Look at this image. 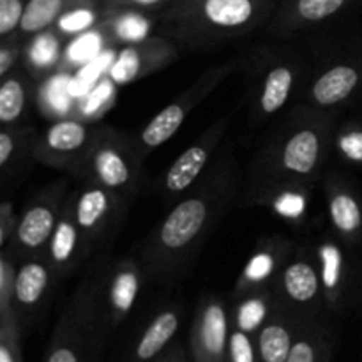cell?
Listing matches in <instances>:
<instances>
[{
  "instance_id": "1",
  "label": "cell",
  "mask_w": 362,
  "mask_h": 362,
  "mask_svg": "<svg viewBox=\"0 0 362 362\" xmlns=\"http://www.w3.org/2000/svg\"><path fill=\"white\" fill-rule=\"evenodd\" d=\"M237 187L235 163L230 156H221L141 244L140 264L148 281L170 285L186 272L228 212Z\"/></svg>"
},
{
  "instance_id": "2",
  "label": "cell",
  "mask_w": 362,
  "mask_h": 362,
  "mask_svg": "<svg viewBox=\"0 0 362 362\" xmlns=\"http://www.w3.org/2000/svg\"><path fill=\"white\" fill-rule=\"evenodd\" d=\"M279 4L281 0H172L159 21L177 48H205L267 23Z\"/></svg>"
},
{
  "instance_id": "3",
  "label": "cell",
  "mask_w": 362,
  "mask_h": 362,
  "mask_svg": "<svg viewBox=\"0 0 362 362\" xmlns=\"http://www.w3.org/2000/svg\"><path fill=\"white\" fill-rule=\"evenodd\" d=\"M334 141V122L331 115L317 110L303 113L276 136L264 154V172L269 184H297L310 186L320 173L329 148Z\"/></svg>"
},
{
  "instance_id": "4",
  "label": "cell",
  "mask_w": 362,
  "mask_h": 362,
  "mask_svg": "<svg viewBox=\"0 0 362 362\" xmlns=\"http://www.w3.org/2000/svg\"><path fill=\"white\" fill-rule=\"evenodd\" d=\"M144 159L136 138L115 129H101L78 175L101 184L131 204L140 186Z\"/></svg>"
},
{
  "instance_id": "5",
  "label": "cell",
  "mask_w": 362,
  "mask_h": 362,
  "mask_svg": "<svg viewBox=\"0 0 362 362\" xmlns=\"http://www.w3.org/2000/svg\"><path fill=\"white\" fill-rule=\"evenodd\" d=\"M106 332L90 283L85 278L78 286L73 303L64 311L46 362H90Z\"/></svg>"
},
{
  "instance_id": "6",
  "label": "cell",
  "mask_w": 362,
  "mask_h": 362,
  "mask_svg": "<svg viewBox=\"0 0 362 362\" xmlns=\"http://www.w3.org/2000/svg\"><path fill=\"white\" fill-rule=\"evenodd\" d=\"M81 180V186L71 193V202L85 258H88L115 239L127 214L129 202L94 180Z\"/></svg>"
},
{
  "instance_id": "7",
  "label": "cell",
  "mask_w": 362,
  "mask_h": 362,
  "mask_svg": "<svg viewBox=\"0 0 362 362\" xmlns=\"http://www.w3.org/2000/svg\"><path fill=\"white\" fill-rule=\"evenodd\" d=\"M88 279L103 324L106 331H113L133 310L141 283L147 278L140 262L119 258L115 262H101L92 269Z\"/></svg>"
},
{
  "instance_id": "8",
  "label": "cell",
  "mask_w": 362,
  "mask_h": 362,
  "mask_svg": "<svg viewBox=\"0 0 362 362\" xmlns=\"http://www.w3.org/2000/svg\"><path fill=\"white\" fill-rule=\"evenodd\" d=\"M276 300L300 320H317L325 310L317 258L306 251H293L274 283Z\"/></svg>"
},
{
  "instance_id": "9",
  "label": "cell",
  "mask_w": 362,
  "mask_h": 362,
  "mask_svg": "<svg viewBox=\"0 0 362 362\" xmlns=\"http://www.w3.org/2000/svg\"><path fill=\"white\" fill-rule=\"evenodd\" d=\"M237 62L219 64V66L211 67L209 71H205L200 76V80L194 81L189 88H187L184 94H180L179 98L173 103H170L168 106L161 110L147 126L144 127L140 134L136 138L138 148H140L141 156H147L148 152L154 151V148L161 147L163 144H166L168 140H172L175 136L177 131L180 129V126L184 124V120L187 119L193 108H197L233 69H235Z\"/></svg>"
},
{
  "instance_id": "10",
  "label": "cell",
  "mask_w": 362,
  "mask_h": 362,
  "mask_svg": "<svg viewBox=\"0 0 362 362\" xmlns=\"http://www.w3.org/2000/svg\"><path fill=\"white\" fill-rule=\"evenodd\" d=\"M99 131V127L87 120L64 117L55 120L42 136L32 141V154L37 161L53 168L80 173Z\"/></svg>"
},
{
  "instance_id": "11",
  "label": "cell",
  "mask_w": 362,
  "mask_h": 362,
  "mask_svg": "<svg viewBox=\"0 0 362 362\" xmlns=\"http://www.w3.org/2000/svg\"><path fill=\"white\" fill-rule=\"evenodd\" d=\"M67 194V182L55 184L37 200L32 202L27 211L18 218L16 230L11 239L13 260L18 258L23 262L46 253Z\"/></svg>"
},
{
  "instance_id": "12",
  "label": "cell",
  "mask_w": 362,
  "mask_h": 362,
  "mask_svg": "<svg viewBox=\"0 0 362 362\" xmlns=\"http://www.w3.org/2000/svg\"><path fill=\"white\" fill-rule=\"evenodd\" d=\"M303 64L290 57L269 60L258 67L257 80L251 83V117L255 122H265L285 108L303 80Z\"/></svg>"
},
{
  "instance_id": "13",
  "label": "cell",
  "mask_w": 362,
  "mask_h": 362,
  "mask_svg": "<svg viewBox=\"0 0 362 362\" xmlns=\"http://www.w3.org/2000/svg\"><path fill=\"white\" fill-rule=\"evenodd\" d=\"M228 120L230 117H226L209 127L193 145H189L170 165L161 179V194L165 200L172 202L182 198V194L193 189L198 180L207 173L209 163L214 158L216 151L221 145L226 129H228Z\"/></svg>"
},
{
  "instance_id": "14",
  "label": "cell",
  "mask_w": 362,
  "mask_h": 362,
  "mask_svg": "<svg viewBox=\"0 0 362 362\" xmlns=\"http://www.w3.org/2000/svg\"><path fill=\"white\" fill-rule=\"evenodd\" d=\"M232 320L219 297L200 300L191 327V354L194 362H226Z\"/></svg>"
},
{
  "instance_id": "15",
  "label": "cell",
  "mask_w": 362,
  "mask_h": 362,
  "mask_svg": "<svg viewBox=\"0 0 362 362\" xmlns=\"http://www.w3.org/2000/svg\"><path fill=\"white\" fill-rule=\"evenodd\" d=\"M362 88V53L325 64L308 85L306 98L313 110L329 112L352 99Z\"/></svg>"
},
{
  "instance_id": "16",
  "label": "cell",
  "mask_w": 362,
  "mask_h": 362,
  "mask_svg": "<svg viewBox=\"0 0 362 362\" xmlns=\"http://www.w3.org/2000/svg\"><path fill=\"white\" fill-rule=\"evenodd\" d=\"M315 258L320 272L325 308L334 313H341L352 299L356 286V269L346 253L345 243L334 239L320 240Z\"/></svg>"
},
{
  "instance_id": "17",
  "label": "cell",
  "mask_w": 362,
  "mask_h": 362,
  "mask_svg": "<svg viewBox=\"0 0 362 362\" xmlns=\"http://www.w3.org/2000/svg\"><path fill=\"white\" fill-rule=\"evenodd\" d=\"M177 48L168 37H148L141 42L127 45L112 62L110 76L124 85L144 78L177 59Z\"/></svg>"
},
{
  "instance_id": "18",
  "label": "cell",
  "mask_w": 362,
  "mask_h": 362,
  "mask_svg": "<svg viewBox=\"0 0 362 362\" xmlns=\"http://www.w3.org/2000/svg\"><path fill=\"white\" fill-rule=\"evenodd\" d=\"M357 0H281L271 20V32L281 37L308 30L338 16Z\"/></svg>"
},
{
  "instance_id": "19",
  "label": "cell",
  "mask_w": 362,
  "mask_h": 362,
  "mask_svg": "<svg viewBox=\"0 0 362 362\" xmlns=\"http://www.w3.org/2000/svg\"><path fill=\"white\" fill-rule=\"evenodd\" d=\"M45 258L48 260L55 278H64L85 260L83 244H81L80 230H78L76 219H74L71 193L64 202L60 219L57 223Z\"/></svg>"
},
{
  "instance_id": "20",
  "label": "cell",
  "mask_w": 362,
  "mask_h": 362,
  "mask_svg": "<svg viewBox=\"0 0 362 362\" xmlns=\"http://www.w3.org/2000/svg\"><path fill=\"white\" fill-rule=\"evenodd\" d=\"M53 278L55 274L45 255L27 258L18 265L14 278V308L20 324L42 306Z\"/></svg>"
},
{
  "instance_id": "21",
  "label": "cell",
  "mask_w": 362,
  "mask_h": 362,
  "mask_svg": "<svg viewBox=\"0 0 362 362\" xmlns=\"http://www.w3.org/2000/svg\"><path fill=\"white\" fill-rule=\"evenodd\" d=\"M306 322L310 320H300L276 300L274 313L257 332L255 345L258 362H286L293 341Z\"/></svg>"
},
{
  "instance_id": "22",
  "label": "cell",
  "mask_w": 362,
  "mask_h": 362,
  "mask_svg": "<svg viewBox=\"0 0 362 362\" xmlns=\"http://www.w3.org/2000/svg\"><path fill=\"white\" fill-rule=\"evenodd\" d=\"M327 216L339 240L352 246L362 239V202L341 179L327 184Z\"/></svg>"
},
{
  "instance_id": "23",
  "label": "cell",
  "mask_w": 362,
  "mask_h": 362,
  "mask_svg": "<svg viewBox=\"0 0 362 362\" xmlns=\"http://www.w3.org/2000/svg\"><path fill=\"white\" fill-rule=\"evenodd\" d=\"M293 253V246L288 240H267L262 244L253 257L250 258L244 271L240 272L235 285V293H243L246 290L257 288V286H272L276 276L286 264L290 255Z\"/></svg>"
},
{
  "instance_id": "24",
  "label": "cell",
  "mask_w": 362,
  "mask_h": 362,
  "mask_svg": "<svg viewBox=\"0 0 362 362\" xmlns=\"http://www.w3.org/2000/svg\"><path fill=\"white\" fill-rule=\"evenodd\" d=\"M180 327V308L168 306L152 317L133 349V362H154L165 354Z\"/></svg>"
},
{
  "instance_id": "25",
  "label": "cell",
  "mask_w": 362,
  "mask_h": 362,
  "mask_svg": "<svg viewBox=\"0 0 362 362\" xmlns=\"http://www.w3.org/2000/svg\"><path fill=\"white\" fill-rule=\"evenodd\" d=\"M232 324L239 331L257 334L276 310V293L272 286H257L235 296Z\"/></svg>"
},
{
  "instance_id": "26",
  "label": "cell",
  "mask_w": 362,
  "mask_h": 362,
  "mask_svg": "<svg viewBox=\"0 0 362 362\" xmlns=\"http://www.w3.org/2000/svg\"><path fill=\"white\" fill-rule=\"evenodd\" d=\"M101 25L110 41L127 42V45L148 39L152 28L151 18L140 9H131V7H117L115 11H108Z\"/></svg>"
},
{
  "instance_id": "27",
  "label": "cell",
  "mask_w": 362,
  "mask_h": 362,
  "mask_svg": "<svg viewBox=\"0 0 362 362\" xmlns=\"http://www.w3.org/2000/svg\"><path fill=\"white\" fill-rule=\"evenodd\" d=\"M331 352V336L320 318H317L303 325L286 362H329Z\"/></svg>"
},
{
  "instance_id": "28",
  "label": "cell",
  "mask_w": 362,
  "mask_h": 362,
  "mask_svg": "<svg viewBox=\"0 0 362 362\" xmlns=\"http://www.w3.org/2000/svg\"><path fill=\"white\" fill-rule=\"evenodd\" d=\"M81 0H28L25 4L23 18H21L18 39L32 37L35 34L55 27L59 18L69 7L76 6Z\"/></svg>"
},
{
  "instance_id": "29",
  "label": "cell",
  "mask_w": 362,
  "mask_h": 362,
  "mask_svg": "<svg viewBox=\"0 0 362 362\" xmlns=\"http://www.w3.org/2000/svg\"><path fill=\"white\" fill-rule=\"evenodd\" d=\"M30 99V85L28 80L20 73H11L4 78L0 85V122L2 126L14 127L27 110Z\"/></svg>"
},
{
  "instance_id": "30",
  "label": "cell",
  "mask_w": 362,
  "mask_h": 362,
  "mask_svg": "<svg viewBox=\"0 0 362 362\" xmlns=\"http://www.w3.org/2000/svg\"><path fill=\"white\" fill-rule=\"evenodd\" d=\"M60 37L55 28L35 34L28 39L25 48V62L34 73H46L59 66L60 60Z\"/></svg>"
},
{
  "instance_id": "31",
  "label": "cell",
  "mask_w": 362,
  "mask_h": 362,
  "mask_svg": "<svg viewBox=\"0 0 362 362\" xmlns=\"http://www.w3.org/2000/svg\"><path fill=\"white\" fill-rule=\"evenodd\" d=\"M103 18L105 16L101 14V9H99L95 0H81L76 6L69 7L59 18V21H57L53 28L62 37H78V35L98 27L103 21Z\"/></svg>"
},
{
  "instance_id": "32",
  "label": "cell",
  "mask_w": 362,
  "mask_h": 362,
  "mask_svg": "<svg viewBox=\"0 0 362 362\" xmlns=\"http://www.w3.org/2000/svg\"><path fill=\"white\" fill-rule=\"evenodd\" d=\"M338 154L354 165H362V124L349 122L334 133V141Z\"/></svg>"
},
{
  "instance_id": "33",
  "label": "cell",
  "mask_w": 362,
  "mask_h": 362,
  "mask_svg": "<svg viewBox=\"0 0 362 362\" xmlns=\"http://www.w3.org/2000/svg\"><path fill=\"white\" fill-rule=\"evenodd\" d=\"M226 362H258L257 345L247 332L232 327Z\"/></svg>"
},
{
  "instance_id": "34",
  "label": "cell",
  "mask_w": 362,
  "mask_h": 362,
  "mask_svg": "<svg viewBox=\"0 0 362 362\" xmlns=\"http://www.w3.org/2000/svg\"><path fill=\"white\" fill-rule=\"evenodd\" d=\"M23 0H0V37L9 39L20 30L23 18Z\"/></svg>"
},
{
  "instance_id": "35",
  "label": "cell",
  "mask_w": 362,
  "mask_h": 362,
  "mask_svg": "<svg viewBox=\"0 0 362 362\" xmlns=\"http://www.w3.org/2000/svg\"><path fill=\"white\" fill-rule=\"evenodd\" d=\"M14 127L4 126L0 131V168L7 170L13 166V161L16 159L20 152V140Z\"/></svg>"
},
{
  "instance_id": "36",
  "label": "cell",
  "mask_w": 362,
  "mask_h": 362,
  "mask_svg": "<svg viewBox=\"0 0 362 362\" xmlns=\"http://www.w3.org/2000/svg\"><path fill=\"white\" fill-rule=\"evenodd\" d=\"M23 48L18 37L4 39L0 46V78H7L14 71V66L20 60Z\"/></svg>"
},
{
  "instance_id": "37",
  "label": "cell",
  "mask_w": 362,
  "mask_h": 362,
  "mask_svg": "<svg viewBox=\"0 0 362 362\" xmlns=\"http://www.w3.org/2000/svg\"><path fill=\"white\" fill-rule=\"evenodd\" d=\"M16 225L18 218L13 212V205H11V202H4L2 207H0V246H2V250H6L9 239H13Z\"/></svg>"
},
{
  "instance_id": "38",
  "label": "cell",
  "mask_w": 362,
  "mask_h": 362,
  "mask_svg": "<svg viewBox=\"0 0 362 362\" xmlns=\"http://www.w3.org/2000/svg\"><path fill=\"white\" fill-rule=\"evenodd\" d=\"M115 7H131V9H152V7L170 4L172 0H108Z\"/></svg>"
},
{
  "instance_id": "39",
  "label": "cell",
  "mask_w": 362,
  "mask_h": 362,
  "mask_svg": "<svg viewBox=\"0 0 362 362\" xmlns=\"http://www.w3.org/2000/svg\"><path fill=\"white\" fill-rule=\"evenodd\" d=\"M156 362H186V356H184L182 349L179 345H175L172 350L163 354Z\"/></svg>"
}]
</instances>
